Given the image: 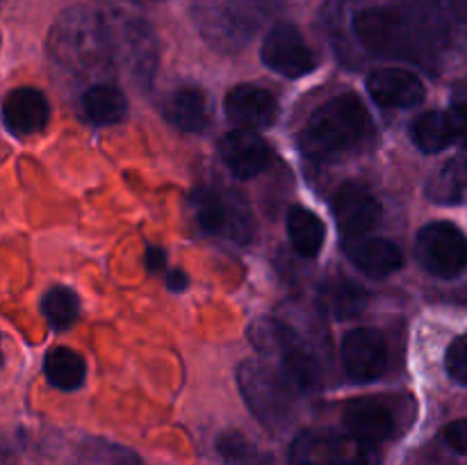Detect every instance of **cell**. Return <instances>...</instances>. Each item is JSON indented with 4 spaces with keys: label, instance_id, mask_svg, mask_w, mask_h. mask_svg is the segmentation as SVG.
<instances>
[{
    "label": "cell",
    "instance_id": "cell-12",
    "mask_svg": "<svg viewBox=\"0 0 467 465\" xmlns=\"http://www.w3.org/2000/svg\"><path fill=\"white\" fill-rule=\"evenodd\" d=\"M342 367L356 383H372L386 374L388 346L374 328H356L342 340Z\"/></svg>",
    "mask_w": 467,
    "mask_h": 465
},
{
    "label": "cell",
    "instance_id": "cell-13",
    "mask_svg": "<svg viewBox=\"0 0 467 465\" xmlns=\"http://www.w3.org/2000/svg\"><path fill=\"white\" fill-rule=\"evenodd\" d=\"M342 418L347 431L374 445L400 436V413L390 401L379 397H358L347 401Z\"/></svg>",
    "mask_w": 467,
    "mask_h": 465
},
{
    "label": "cell",
    "instance_id": "cell-31",
    "mask_svg": "<svg viewBox=\"0 0 467 465\" xmlns=\"http://www.w3.org/2000/svg\"><path fill=\"white\" fill-rule=\"evenodd\" d=\"M447 374L461 386H467V336L456 337L447 349Z\"/></svg>",
    "mask_w": 467,
    "mask_h": 465
},
{
    "label": "cell",
    "instance_id": "cell-18",
    "mask_svg": "<svg viewBox=\"0 0 467 465\" xmlns=\"http://www.w3.org/2000/svg\"><path fill=\"white\" fill-rule=\"evenodd\" d=\"M347 258L369 278H386L400 272L404 253L400 246L383 237H358L345 244Z\"/></svg>",
    "mask_w": 467,
    "mask_h": 465
},
{
    "label": "cell",
    "instance_id": "cell-33",
    "mask_svg": "<svg viewBox=\"0 0 467 465\" xmlns=\"http://www.w3.org/2000/svg\"><path fill=\"white\" fill-rule=\"evenodd\" d=\"M103 451H105L103 459H100L96 465H141V460L126 450H112V451L103 450Z\"/></svg>",
    "mask_w": 467,
    "mask_h": 465
},
{
    "label": "cell",
    "instance_id": "cell-22",
    "mask_svg": "<svg viewBox=\"0 0 467 465\" xmlns=\"http://www.w3.org/2000/svg\"><path fill=\"white\" fill-rule=\"evenodd\" d=\"M82 109L85 117L96 126H114L121 121L128 112L126 94L117 85L99 82L91 85L82 96Z\"/></svg>",
    "mask_w": 467,
    "mask_h": 465
},
{
    "label": "cell",
    "instance_id": "cell-27",
    "mask_svg": "<svg viewBox=\"0 0 467 465\" xmlns=\"http://www.w3.org/2000/svg\"><path fill=\"white\" fill-rule=\"evenodd\" d=\"M222 5L237 27L251 39L260 27L267 26L285 9V0H223Z\"/></svg>",
    "mask_w": 467,
    "mask_h": 465
},
{
    "label": "cell",
    "instance_id": "cell-28",
    "mask_svg": "<svg viewBox=\"0 0 467 465\" xmlns=\"http://www.w3.org/2000/svg\"><path fill=\"white\" fill-rule=\"evenodd\" d=\"M217 451L231 465H276L272 454L260 450L240 431H226L217 438Z\"/></svg>",
    "mask_w": 467,
    "mask_h": 465
},
{
    "label": "cell",
    "instance_id": "cell-23",
    "mask_svg": "<svg viewBox=\"0 0 467 465\" xmlns=\"http://www.w3.org/2000/svg\"><path fill=\"white\" fill-rule=\"evenodd\" d=\"M287 235H290L296 253L304 255V258H315L322 251L324 240H327V228L313 210L295 205L287 212Z\"/></svg>",
    "mask_w": 467,
    "mask_h": 465
},
{
    "label": "cell",
    "instance_id": "cell-15",
    "mask_svg": "<svg viewBox=\"0 0 467 465\" xmlns=\"http://www.w3.org/2000/svg\"><path fill=\"white\" fill-rule=\"evenodd\" d=\"M50 105L44 91L35 87H16L3 100V121L16 137H30L48 126Z\"/></svg>",
    "mask_w": 467,
    "mask_h": 465
},
{
    "label": "cell",
    "instance_id": "cell-17",
    "mask_svg": "<svg viewBox=\"0 0 467 465\" xmlns=\"http://www.w3.org/2000/svg\"><path fill=\"white\" fill-rule=\"evenodd\" d=\"M368 91L383 108H413L422 103V80L406 68H374L368 76Z\"/></svg>",
    "mask_w": 467,
    "mask_h": 465
},
{
    "label": "cell",
    "instance_id": "cell-24",
    "mask_svg": "<svg viewBox=\"0 0 467 465\" xmlns=\"http://www.w3.org/2000/svg\"><path fill=\"white\" fill-rule=\"evenodd\" d=\"M427 196L438 205L467 203V150L436 171L427 185Z\"/></svg>",
    "mask_w": 467,
    "mask_h": 465
},
{
    "label": "cell",
    "instance_id": "cell-34",
    "mask_svg": "<svg viewBox=\"0 0 467 465\" xmlns=\"http://www.w3.org/2000/svg\"><path fill=\"white\" fill-rule=\"evenodd\" d=\"M144 263L149 272L158 274L167 267V255H164V251L158 249V246H149V251H146L144 255Z\"/></svg>",
    "mask_w": 467,
    "mask_h": 465
},
{
    "label": "cell",
    "instance_id": "cell-5",
    "mask_svg": "<svg viewBox=\"0 0 467 465\" xmlns=\"http://www.w3.org/2000/svg\"><path fill=\"white\" fill-rule=\"evenodd\" d=\"M244 404L269 431H283L296 415V390L278 369L258 360H244L237 367Z\"/></svg>",
    "mask_w": 467,
    "mask_h": 465
},
{
    "label": "cell",
    "instance_id": "cell-11",
    "mask_svg": "<svg viewBox=\"0 0 467 465\" xmlns=\"http://www.w3.org/2000/svg\"><path fill=\"white\" fill-rule=\"evenodd\" d=\"M333 214L345 240L368 237L381 222V203L365 182L349 181L333 194Z\"/></svg>",
    "mask_w": 467,
    "mask_h": 465
},
{
    "label": "cell",
    "instance_id": "cell-29",
    "mask_svg": "<svg viewBox=\"0 0 467 465\" xmlns=\"http://www.w3.org/2000/svg\"><path fill=\"white\" fill-rule=\"evenodd\" d=\"M41 313L48 319L55 331H64L71 326L80 313V301L78 294L67 285H55L41 299Z\"/></svg>",
    "mask_w": 467,
    "mask_h": 465
},
{
    "label": "cell",
    "instance_id": "cell-9",
    "mask_svg": "<svg viewBox=\"0 0 467 465\" xmlns=\"http://www.w3.org/2000/svg\"><path fill=\"white\" fill-rule=\"evenodd\" d=\"M418 263L438 278H454L467 269V237L450 222L427 223L415 237Z\"/></svg>",
    "mask_w": 467,
    "mask_h": 465
},
{
    "label": "cell",
    "instance_id": "cell-14",
    "mask_svg": "<svg viewBox=\"0 0 467 465\" xmlns=\"http://www.w3.org/2000/svg\"><path fill=\"white\" fill-rule=\"evenodd\" d=\"M228 119L242 130H265L278 119V100L272 91L255 85H237L226 94Z\"/></svg>",
    "mask_w": 467,
    "mask_h": 465
},
{
    "label": "cell",
    "instance_id": "cell-1",
    "mask_svg": "<svg viewBox=\"0 0 467 465\" xmlns=\"http://www.w3.org/2000/svg\"><path fill=\"white\" fill-rule=\"evenodd\" d=\"M48 53L78 78H100L117 68L108 9L78 5L59 14L48 35Z\"/></svg>",
    "mask_w": 467,
    "mask_h": 465
},
{
    "label": "cell",
    "instance_id": "cell-20",
    "mask_svg": "<svg viewBox=\"0 0 467 465\" xmlns=\"http://www.w3.org/2000/svg\"><path fill=\"white\" fill-rule=\"evenodd\" d=\"M196 26H199L203 39L219 53H240L251 36L237 27L231 14L226 12L222 3H201L194 7Z\"/></svg>",
    "mask_w": 467,
    "mask_h": 465
},
{
    "label": "cell",
    "instance_id": "cell-30",
    "mask_svg": "<svg viewBox=\"0 0 467 465\" xmlns=\"http://www.w3.org/2000/svg\"><path fill=\"white\" fill-rule=\"evenodd\" d=\"M447 117H450L451 126H454L459 141H467V78L454 85Z\"/></svg>",
    "mask_w": 467,
    "mask_h": 465
},
{
    "label": "cell",
    "instance_id": "cell-32",
    "mask_svg": "<svg viewBox=\"0 0 467 465\" xmlns=\"http://www.w3.org/2000/svg\"><path fill=\"white\" fill-rule=\"evenodd\" d=\"M445 442L459 454H467V419H456L445 429Z\"/></svg>",
    "mask_w": 467,
    "mask_h": 465
},
{
    "label": "cell",
    "instance_id": "cell-10",
    "mask_svg": "<svg viewBox=\"0 0 467 465\" xmlns=\"http://www.w3.org/2000/svg\"><path fill=\"white\" fill-rule=\"evenodd\" d=\"M260 57L285 78H304L317 68V55L292 23H276L263 41Z\"/></svg>",
    "mask_w": 467,
    "mask_h": 465
},
{
    "label": "cell",
    "instance_id": "cell-19",
    "mask_svg": "<svg viewBox=\"0 0 467 465\" xmlns=\"http://www.w3.org/2000/svg\"><path fill=\"white\" fill-rule=\"evenodd\" d=\"M162 117L182 132H203L210 123L208 96L201 87H176L162 100Z\"/></svg>",
    "mask_w": 467,
    "mask_h": 465
},
{
    "label": "cell",
    "instance_id": "cell-8",
    "mask_svg": "<svg viewBox=\"0 0 467 465\" xmlns=\"http://www.w3.org/2000/svg\"><path fill=\"white\" fill-rule=\"evenodd\" d=\"M114 41V62L137 85L150 87L158 68V36L149 21L121 9H108Z\"/></svg>",
    "mask_w": 467,
    "mask_h": 465
},
{
    "label": "cell",
    "instance_id": "cell-21",
    "mask_svg": "<svg viewBox=\"0 0 467 465\" xmlns=\"http://www.w3.org/2000/svg\"><path fill=\"white\" fill-rule=\"evenodd\" d=\"M369 294L349 278L336 276L319 287V304L331 317L354 319L368 308Z\"/></svg>",
    "mask_w": 467,
    "mask_h": 465
},
{
    "label": "cell",
    "instance_id": "cell-6",
    "mask_svg": "<svg viewBox=\"0 0 467 465\" xmlns=\"http://www.w3.org/2000/svg\"><path fill=\"white\" fill-rule=\"evenodd\" d=\"M379 445L351 431L310 429L290 445V465H381Z\"/></svg>",
    "mask_w": 467,
    "mask_h": 465
},
{
    "label": "cell",
    "instance_id": "cell-35",
    "mask_svg": "<svg viewBox=\"0 0 467 465\" xmlns=\"http://www.w3.org/2000/svg\"><path fill=\"white\" fill-rule=\"evenodd\" d=\"M187 283H190V278H187V274L182 272V269H173V272H169V276H167L169 290L182 292L187 287Z\"/></svg>",
    "mask_w": 467,
    "mask_h": 465
},
{
    "label": "cell",
    "instance_id": "cell-36",
    "mask_svg": "<svg viewBox=\"0 0 467 465\" xmlns=\"http://www.w3.org/2000/svg\"><path fill=\"white\" fill-rule=\"evenodd\" d=\"M123 3H130V5H158V3H164V0H123Z\"/></svg>",
    "mask_w": 467,
    "mask_h": 465
},
{
    "label": "cell",
    "instance_id": "cell-25",
    "mask_svg": "<svg viewBox=\"0 0 467 465\" xmlns=\"http://www.w3.org/2000/svg\"><path fill=\"white\" fill-rule=\"evenodd\" d=\"M410 132H413L415 146L424 153H441V150L450 149L451 144L459 141L450 117L441 109H431V112H424L422 117L415 119Z\"/></svg>",
    "mask_w": 467,
    "mask_h": 465
},
{
    "label": "cell",
    "instance_id": "cell-3",
    "mask_svg": "<svg viewBox=\"0 0 467 465\" xmlns=\"http://www.w3.org/2000/svg\"><path fill=\"white\" fill-rule=\"evenodd\" d=\"M249 337L258 354L274 360V369H278L296 392L317 390L322 383L319 358L290 324L267 317L255 319L249 328Z\"/></svg>",
    "mask_w": 467,
    "mask_h": 465
},
{
    "label": "cell",
    "instance_id": "cell-4",
    "mask_svg": "<svg viewBox=\"0 0 467 465\" xmlns=\"http://www.w3.org/2000/svg\"><path fill=\"white\" fill-rule=\"evenodd\" d=\"M429 59L467 62V0H401Z\"/></svg>",
    "mask_w": 467,
    "mask_h": 465
},
{
    "label": "cell",
    "instance_id": "cell-7",
    "mask_svg": "<svg viewBox=\"0 0 467 465\" xmlns=\"http://www.w3.org/2000/svg\"><path fill=\"white\" fill-rule=\"evenodd\" d=\"M199 228L208 235L246 244L254 237V217L244 196L222 185H203L192 196Z\"/></svg>",
    "mask_w": 467,
    "mask_h": 465
},
{
    "label": "cell",
    "instance_id": "cell-26",
    "mask_svg": "<svg viewBox=\"0 0 467 465\" xmlns=\"http://www.w3.org/2000/svg\"><path fill=\"white\" fill-rule=\"evenodd\" d=\"M44 372L50 386H55L57 390H76L85 383L87 365L80 354L67 349V346H57V349H50L48 356H46Z\"/></svg>",
    "mask_w": 467,
    "mask_h": 465
},
{
    "label": "cell",
    "instance_id": "cell-2",
    "mask_svg": "<svg viewBox=\"0 0 467 465\" xmlns=\"http://www.w3.org/2000/svg\"><path fill=\"white\" fill-rule=\"evenodd\" d=\"M374 140L372 117L356 94H340L313 112L301 149L315 162H337L363 153Z\"/></svg>",
    "mask_w": 467,
    "mask_h": 465
},
{
    "label": "cell",
    "instance_id": "cell-16",
    "mask_svg": "<svg viewBox=\"0 0 467 465\" xmlns=\"http://www.w3.org/2000/svg\"><path fill=\"white\" fill-rule=\"evenodd\" d=\"M219 155L228 171L240 181L260 176L269 164V149L254 130H233L219 141Z\"/></svg>",
    "mask_w": 467,
    "mask_h": 465
}]
</instances>
